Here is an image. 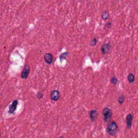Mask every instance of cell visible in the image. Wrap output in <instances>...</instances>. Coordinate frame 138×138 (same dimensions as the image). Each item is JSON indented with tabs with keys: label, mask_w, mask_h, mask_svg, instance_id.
Segmentation results:
<instances>
[{
	"label": "cell",
	"mask_w": 138,
	"mask_h": 138,
	"mask_svg": "<svg viewBox=\"0 0 138 138\" xmlns=\"http://www.w3.org/2000/svg\"><path fill=\"white\" fill-rule=\"evenodd\" d=\"M18 104V101L17 100H15L13 101L12 104L9 106V113L10 114H13L16 111L17 106Z\"/></svg>",
	"instance_id": "5b68a950"
},
{
	"label": "cell",
	"mask_w": 138,
	"mask_h": 138,
	"mask_svg": "<svg viewBox=\"0 0 138 138\" xmlns=\"http://www.w3.org/2000/svg\"><path fill=\"white\" fill-rule=\"evenodd\" d=\"M59 138H64V137H63V136H61L60 137H59Z\"/></svg>",
	"instance_id": "e0dca14e"
},
{
	"label": "cell",
	"mask_w": 138,
	"mask_h": 138,
	"mask_svg": "<svg viewBox=\"0 0 138 138\" xmlns=\"http://www.w3.org/2000/svg\"><path fill=\"white\" fill-rule=\"evenodd\" d=\"M108 16H109L108 12H107V11H106V12H105L103 13V15H102V18H103V20H105L107 19L108 17Z\"/></svg>",
	"instance_id": "4fadbf2b"
},
{
	"label": "cell",
	"mask_w": 138,
	"mask_h": 138,
	"mask_svg": "<svg viewBox=\"0 0 138 138\" xmlns=\"http://www.w3.org/2000/svg\"><path fill=\"white\" fill-rule=\"evenodd\" d=\"M110 50H111V45H109V43L104 44L102 48V51L103 54H107L108 53Z\"/></svg>",
	"instance_id": "52a82bcc"
},
{
	"label": "cell",
	"mask_w": 138,
	"mask_h": 138,
	"mask_svg": "<svg viewBox=\"0 0 138 138\" xmlns=\"http://www.w3.org/2000/svg\"><path fill=\"white\" fill-rule=\"evenodd\" d=\"M53 57L52 55L50 53H47L44 55V60L48 64H51L52 62Z\"/></svg>",
	"instance_id": "ba28073f"
},
{
	"label": "cell",
	"mask_w": 138,
	"mask_h": 138,
	"mask_svg": "<svg viewBox=\"0 0 138 138\" xmlns=\"http://www.w3.org/2000/svg\"><path fill=\"white\" fill-rule=\"evenodd\" d=\"M69 54V52H64L63 53H62L60 55V56H59V58H60V60L61 61H62L63 59H65L66 57L68 56V54Z\"/></svg>",
	"instance_id": "8fae6325"
},
{
	"label": "cell",
	"mask_w": 138,
	"mask_h": 138,
	"mask_svg": "<svg viewBox=\"0 0 138 138\" xmlns=\"http://www.w3.org/2000/svg\"><path fill=\"white\" fill-rule=\"evenodd\" d=\"M97 116H98V112L96 110H92V111H91L90 112V118L91 119V120L92 122H94L96 120Z\"/></svg>",
	"instance_id": "9c48e42d"
},
{
	"label": "cell",
	"mask_w": 138,
	"mask_h": 138,
	"mask_svg": "<svg viewBox=\"0 0 138 138\" xmlns=\"http://www.w3.org/2000/svg\"><path fill=\"white\" fill-rule=\"evenodd\" d=\"M30 73V68L28 65H26L24 69H23L22 74H21V78L22 79H26L29 76Z\"/></svg>",
	"instance_id": "277c9868"
},
{
	"label": "cell",
	"mask_w": 138,
	"mask_h": 138,
	"mask_svg": "<svg viewBox=\"0 0 138 138\" xmlns=\"http://www.w3.org/2000/svg\"><path fill=\"white\" fill-rule=\"evenodd\" d=\"M118 130V126L115 122L109 123L107 126V131L108 134L111 136L115 135Z\"/></svg>",
	"instance_id": "6da1fadb"
},
{
	"label": "cell",
	"mask_w": 138,
	"mask_h": 138,
	"mask_svg": "<svg viewBox=\"0 0 138 138\" xmlns=\"http://www.w3.org/2000/svg\"><path fill=\"white\" fill-rule=\"evenodd\" d=\"M37 97L39 98V99H41L42 97H43V94L41 92H39L37 93Z\"/></svg>",
	"instance_id": "2e32d148"
},
{
	"label": "cell",
	"mask_w": 138,
	"mask_h": 138,
	"mask_svg": "<svg viewBox=\"0 0 138 138\" xmlns=\"http://www.w3.org/2000/svg\"><path fill=\"white\" fill-rule=\"evenodd\" d=\"M133 115L131 114H128L126 117V124H127V126L128 129L131 127L132 124V122H133Z\"/></svg>",
	"instance_id": "8992f818"
},
{
	"label": "cell",
	"mask_w": 138,
	"mask_h": 138,
	"mask_svg": "<svg viewBox=\"0 0 138 138\" xmlns=\"http://www.w3.org/2000/svg\"><path fill=\"white\" fill-rule=\"evenodd\" d=\"M103 115L104 120L105 122H108L111 120L112 117V112L111 109L108 107H105L103 110Z\"/></svg>",
	"instance_id": "7a4b0ae2"
},
{
	"label": "cell",
	"mask_w": 138,
	"mask_h": 138,
	"mask_svg": "<svg viewBox=\"0 0 138 138\" xmlns=\"http://www.w3.org/2000/svg\"><path fill=\"white\" fill-rule=\"evenodd\" d=\"M97 39L96 38H93L92 40H91L90 42V45L92 46V47H94V46L96 45L97 43Z\"/></svg>",
	"instance_id": "5bb4252c"
},
{
	"label": "cell",
	"mask_w": 138,
	"mask_h": 138,
	"mask_svg": "<svg viewBox=\"0 0 138 138\" xmlns=\"http://www.w3.org/2000/svg\"><path fill=\"white\" fill-rule=\"evenodd\" d=\"M60 97V92L58 90H53L51 92L50 98L53 101L58 100Z\"/></svg>",
	"instance_id": "3957f363"
},
{
	"label": "cell",
	"mask_w": 138,
	"mask_h": 138,
	"mask_svg": "<svg viewBox=\"0 0 138 138\" xmlns=\"http://www.w3.org/2000/svg\"><path fill=\"white\" fill-rule=\"evenodd\" d=\"M127 79H128V80L130 82H131V83H132V82H133L134 80H135L134 76L132 74V73H130V74L128 75Z\"/></svg>",
	"instance_id": "30bf717a"
},
{
	"label": "cell",
	"mask_w": 138,
	"mask_h": 138,
	"mask_svg": "<svg viewBox=\"0 0 138 138\" xmlns=\"http://www.w3.org/2000/svg\"><path fill=\"white\" fill-rule=\"evenodd\" d=\"M0 137H1V133H0Z\"/></svg>",
	"instance_id": "ac0fdd59"
},
{
	"label": "cell",
	"mask_w": 138,
	"mask_h": 138,
	"mask_svg": "<svg viewBox=\"0 0 138 138\" xmlns=\"http://www.w3.org/2000/svg\"><path fill=\"white\" fill-rule=\"evenodd\" d=\"M111 82H112V84H116L117 83V82H118V80H117V79L116 78L112 77L111 78Z\"/></svg>",
	"instance_id": "9a60e30c"
},
{
	"label": "cell",
	"mask_w": 138,
	"mask_h": 138,
	"mask_svg": "<svg viewBox=\"0 0 138 138\" xmlns=\"http://www.w3.org/2000/svg\"><path fill=\"white\" fill-rule=\"evenodd\" d=\"M125 98V96L123 95H121L120 96H119V99H118V102H119V104H122L123 103V102H124Z\"/></svg>",
	"instance_id": "7c38bea8"
}]
</instances>
